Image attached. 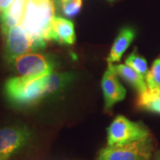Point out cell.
Wrapping results in <instances>:
<instances>
[{"label":"cell","instance_id":"6","mask_svg":"<svg viewBox=\"0 0 160 160\" xmlns=\"http://www.w3.org/2000/svg\"><path fill=\"white\" fill-rule=\"evenodd\" d=\"M27 126H6L0 129V160H9L31 140Z\"/></svg>","mask_w":160,"mask_h":160},{"label":"cell","instance_id":"7","mask_svg":"<svg viewBox=\"0 0 160 160\" xmlns=\"http://www.w3.org/2000/svg\"><path fill=\"white\" fill-rule=\"evenodd\" d=\"M5 36V58L9 62L12 59L35 51L32 41L19 24L12 28Z\"/></svg>","mask_w":160,"mask_h":160},{"label":"cell","instance_id":"5","mask_svg":"<svg viewBox=\"0 0 160 160\" xmlns=\"http://www.w3.org/2000/svg\"><path fill=\"white\" fill-rule=\"evenodd\" d=\"M9 64L21 77L41 78L52 74L55 62L47 55L40 53H26L12 59Z\"/></svg>","mask_w":160,"mask_h":160},{"label":"cell","instance_id":"1","mask_svg":"<svg viewBox=\"0 0 160 160\" xmlns=\"http://www.w3.org/2000/svg\"><path fill=\"white\" fill-rule=\"evenodd\" d=\"M54 17L52 0H27L21 26L29 35L35 50L46 47L51 40L52 22Z\"/></svg>","mask_w":160,"mask_h":160},{"label":"cell","instance_id":"17","mask_svg":"<svg viewBox=\"0 0 160 160\" xmlns=\"http://www.w3.org/2000/svg\"><path fill=\"white\" fill-rule=\"evenodd\" d=\"M82 4V0H61V8L66 17L73 18L79 13Z\"/></svg>","mask_w":160,"mask_h":160},{"label":"cell","instance_id":"2","mask_svg":"<svg viewBox=\"0 0 160 160\" xmlns=\"http://www.w3.org/2000/svg\"><path fill=\"white\" fill-rule=\"evenodd\" d=\"M6 97L18 106H30L38 102L46 94V76L41 78L14 77L5 85Z\"/></svg>","mask_w":160,"mask_h":160},{"label":"cell","instance_id":"10","mask_svg":"<svg viewBox=\"0 0 160 160\" xmlns=\"http://www.w3.org/2000/svg\"><path fill=\"white\" fill-rule=\"evenodd\" d=\"M27 0H13L10 7L0 15L1 32L6 35L12 28L21 23L23 17Z\"/></svg>","mask_w":160,"mask_h":160},{"label":"cell","instance_id":"15","mask_svg":"<svg viewBox=\"0 0 160 160\" xmlns=\"http://www.w3.org/2000/svg\"><path fill=\"white\" fill-rule=\"evenodd\" d=\"M126 64L131 67L135 71H137L140 75H142L145 78L148 74V63L145 58L141 56L137 53V50L135 49L131 54L126 59Z\"/></svg>","mask_w":160,"mask_h":160},{"label":"cell","instance_id":"3","mask_svg":"<svg viewBox=\"0 0 160 160\" xmlns=\"http://www.w3.org/2000/svg\"><path fill=\"white\" fill-rule=\"evenodd\" d=\"M154 141L151 135L134 142L106 146L98 153L96 160H151Z\"/></svg>","mask_w":160,"mask_h":160},{"label":"cell","instance_id":"4","mask_svg":"<svg viewBox=\"0 0 160 160\" xmlns=\"http://www.w3.org/2000/svg\"><path fill=\"white\" fill-rule=\"evenodd\" d=\"M148 127L142 122H133L124 116H118L107 130V145H124L150 136Z\"/></svg>","mask_w":160,"mask_h":160},{"label":"cell","instance_id":"16","mask_svg":"<svg viewBox=\"0 0 160 160\" xmlns=\"http://www.w3.org/2000/svg\"><path fill=\"white\" fill-rule=\"evenodd\" d=\"M148 88H160V58L155 61L145 78Z\"/></svg>","mask_w":160,"mask_h":160},{"label":"cell","instance_id":"14","mask_svg":"<svg viewBox=\"0 0 160 160\" xmlns=\"http://www.w3.org/2000/svg\"><path fill=\"white\" fill-rule=\"evenodd\" d=\"M73 78L72 73H52L46 76V94H53L65 88Z\"/></svg>","mask_w":160,"mask_h":160},{"label":"cell","instance_id":"18","mask_svg":"<svg viewBox=\"0 0 160 160\" xmlns=\"http://www.w3.org/2000/svg\"><path fill=\"white\" fill-rule=\"evenodd\" d=\"M12 2L13 0H0V15L10 7Z\"/></svg>","mask_w":160,"mask_h":160},{"label":"cell","instance_id":"12","mask_svg":"<svg viewBox=\"0 0 160 160\" xmlns=\"http://www.w3.org/2000/svg\"><path fill=\"white\" fill-rule=\"evenodd\" d=\"M108 66L110 67L118 76H119L121 78H123L128 84H130L135 90H137L139 93H142L148 89L145 78L128 65L126 64L115 65L113 63H109Z\"/></svg>","mask_w":160,"mask_h":160},{"label":"cell","instance_id":"19","mask_svg":"<svg viewBox=\"0 0 160 160\" xmlns=\"http://www.w3.org/2000/svg\"><path fill=\"white\" fill-rule=\"evenodd\" d=\"M152 160H160V150L159 151H158V152L155 154L154 158H153V159Z\"/></svg>","mask_w":160,"mask_h":160},{"label":"cell","instance_id":"9","mask_svg":"<svg viewBox=\"0 0 160 160\" xmlns=\"http://www.w3.org/2000/svg\"><path fill=\"white\" fill-rule=\"evenodd\" d=\"M51 40L62 45L75 44L76 33L73 22L65 18L54 16L52 22Z\"/></svg>","mask_w":160,"mask_h":160},{"label":"cell","instance_id":"11","mask_svg":"<svg viewBox=\"0 0 160 160\" xmlns=\"http://www.w3.org/2000/svg\"><path fill=\"white\" fill-rule=\"evenodd\" d=\"M135 38V31L130 27H125L120 30L118 35L115 38L113 45L109 52L107 61L108 63L118 62L125 52Z\"/></svg>","mask_w":160,"mask_h":160},{"label":"cell","instance_id":"13","mask_svg":"<svg viewBox=\"0 0 160 160\" xmlns=\"http://www.w3.org/2000/svg\"><path fill=\"white\" fill-rule=\"evenodd\" d=\"M136 107L160 114V88H148L145 92L139 93Z\"/></svg>","mask_w":160,"mask_h":160},{"label":"cell","instance_id":"8","mask_svg":"<svg viewBox=\"0 0 160 160\" xmlns=\"http://www.w3.org/2000/svg\"><path fill=\"white\" fill-rule=\"evenodd\" d=\"M102 87L106 110H109L116 103L126 98V91L125 87L120 84L118 75L109 66L103 75Z\"/></svg>","mask_w":160,"mask_h":160}]
</instances>
